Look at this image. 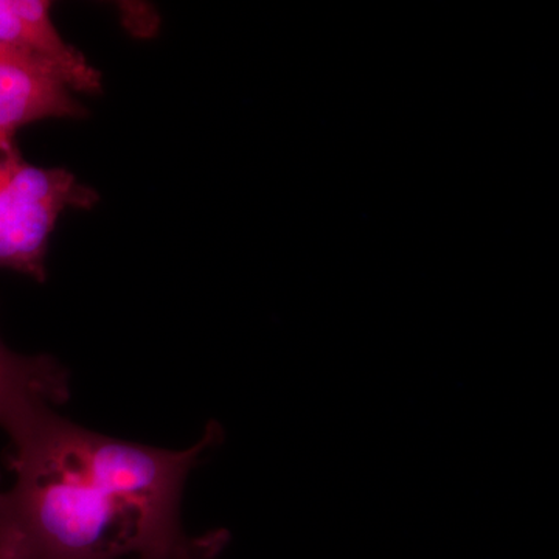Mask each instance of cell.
Returning a JSON list of instances; mask_svg holds the SVG:
<instances>
[{"mask_svg": "<svg viewBox=\"0 0 559 559\" xmlns=\"http://www.w3.org/2000/svg\"><path fill=\"white\" fill-rule=\"evenodd\" d=\"M210 421L182 451L105 436L49 411L7 457L0 538L10 559H140L186 538L180 503L191 471L223 441Z\"/></svg>", "mask_w": 559, "mask_h": 559, "instance_id": "1", "label": "cell"}, {"mask_svg": "<svg viewBox=\"0 0 559 559\" xmlns=\"http://www.w3.org/2000/svg\"><path fill=\"white\" fill-rule=\"evenodd\" d=\"M97 202V191L72 173L31 164L14 138L0 135V270L46 282L47 248L62 212Z\"/></svg>", "mask_w": 559, "mask_h": 559, "instance_id": "2", "label": "cell"}, {"mask_svg": "<svg viewBox=\"0 0 559 559\" xmlns=\"http://www.w3.org/2000/svg\"><path fill=\"white\" fill-rule=\"evenodd\" d=\"M50 11L47 0H0V49L50 70L73 94H100L102 73L62 39Z\"/></svg>", "mask_w": 559, "mask_h": 559, "instance_id": "3", "label": "cell"}, {"mask_svg": "<svg viewBox=\"0 0 559 559\" xmlns=\"http://www.w3.org/2000/svg\"><path fill=\"white\" fill-rule=\"evenodd\" d=\"M69 399V371L57 359L17 355L0 341V428L10 441Z\"/></svg>", "mask_w": 559, "mask_h": 559, "instance_id": "4", "label": "cell"}, {"mask_svg": "<svg viewBox=\"0 0 559 559\" xmlns=\"http://www.w3.org/2000/svg\"><path fill=\"white\" fill-rule=\"evenodd\" d=\"M87 110L57 75L21 55L0 49V135L47 119H83Z\"/></svg>", "mask_w": 559, "mask_h": 559, "instance_id": "5", "label": "cell"}, {"mask_svg": "<svg viewBox=\"0 0 559 559\" xmlns=\"http://www.w3.org/2000/svg\"><path fill=\"white\" fill-rule=\"evenodd\" d=\"M229 540L230 533L226 528L210 530L204 535H187L171 549L140 559H219Z\"/></svg>", "mask_w": 559, "mask_h": 559, "instance_id": "6", "label": "cell"}, {"mask_svg": "<svg viewBox=\"0 0 559 559\" xmlns=\"http://www.w3.org/2000/svg\"><path fill=\"white\" fill-rule=\"evenodd\" d=\"M0 559H9L7 558V554L3 551L2 546H0Z\"/></svg>", "mask_w": 559, "mask_h": 559, "instance_id": "7", "label": "cell"}]
</instances>
